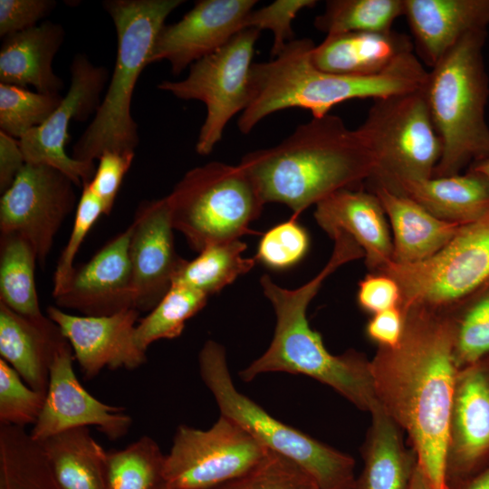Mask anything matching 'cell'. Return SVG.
<instances>
[{
	"mask_svg": "<svg viewBox=\"0 0 489 489\" xmlns=\"http://www.w3.org/2000/svg\"><path fill=\"white\" fill-rule=\"evenodd\" d=\"M399 343L370 360L378 402L406 432L432 489H448L446 457L458 368L456 312L410 307Z\"/></svg>",
	"mask_w": 489,
	"mask_h": 489,
	"instance_id": "obj_1",
	"label": "cell"
},
{
	"mask_svg": "<svg viewBox=\"0 0 489 489\" xmlns=\"http://www.w3.org/2000/svg\"><path fill=\"white\" fill-rule=\"evenodd\" d=\"M331 238L334 245L329 261L302 286L286 289L268 274L260 278L264 294L273 307L276 324L268 349L241 370L239 376L250 382L268 372L302 374L331 387L359 409L370 413L379 403L370 360L354 350L340 355L331 354L321 334L311 328L306 316L311 301L325 279L341 265L364 258L362 249L348 235L338 233Z\"/></svg>",
	"mask_w": 489,
	"mask_h": 489,
	"instance_id": "obj_2",
	"label": "cell"
},
{
	"mask_svg": "<svg viewBox=\"0 0 489 489\" xmlns=\"http://www.w3.org/2000/svg\"><path fill=\"white\" fill-rule=\"evenodd\" d=\"M239 165L265 204H283L294 218L338 190L356 188L376 168L357 129L331 113L298 126L276 146L249 152Z\"/></svg>",
	"mask_w": 489,
	"mask_h": 489,
	"instance_id": "obj_3",
	"label": "cell"
},
{
	"mask_svg": "<svg viewBox=\"0 0 489 489\" xmlns=\"http://www.w3.org/2000/svg\"><path fill=\"white\" fill-rule=\"evenodd\" d=\"M314 46L309 38L293 39L271 61L253 63L250 102L238 120L243 134L279 110L301 108L310 110L312 118H319L346 101H374L417 91L427 77L428 71L414 53L403 55L377 74L327 72L312 61Z\"/></svg>",
	"mask_w": 489,
	"mask_h": 489,
	"instance_id": "obj_4",
	"label": "cell"
},
{
	"mask_svg": "<svg viewBox=\"0 0 489 489\" xmlns=\"http://www.w3.org/2000/svg\"><path fill=\"white\" fill-rule=\"evenodd\" d=\"M182 0H109L103 3L117 34L110 82L94 117L72 147V157L94 163L105 151H135L139 139L131 115L134 89L167 17Z\"/></svg>",
	"mask_w": 489,
	"mask_h": 489,
	"instance_id": "obj_5",
	"label": "cell"
},
{
	"mask_svg": "<svg viewBox=\"0 0 489 489\" xmlns=\"http://www.w3.org/2000/svg\"><path fill=\"white\" fill-rule=\"evenodd\" d=\"M486 37L487 30L468 34L428 71L423 91L442 143L435 177L459 174L489 152Z\"/></svg>",
	"mask_w": 489,
	"mask_h": 489,
	"instance_id": "obj_6",
	"label": "cell"
},
{
	"mask_svg": "<svg viewBox=\"0 0 489 489\" xmlns=\"http://www.w3.org/2000/svg\"><path fill=\"white\" fill-rule=\"evenodd\" d=\"M200 377L212 393L220 415L237 423L269 451L298 465L318 489H353L355 460L271 416L235 387L225 348L205 342L198 354Z\"/></svg>",
	"mask_w": 489,
	"mask_h": 489,
	"instance_id": "obj_7",
	"label": "cell"
},
{
	"mask_svg": "<svg viewBox=\"0 0 489 489\" xmlns=\"http://www.w3.org/2000/svg\"><path fill=\"white\" fill-rule=\"evenodd\" d=\"M166 197L174 229L198 253L251 234L265 204L239 164L218 161L187 171Z\"/></svg>",
	"mask_w": 489,
	"mask_h": 489,
	"instance_id": "obj_8",
	"label": "cell"
},
{
	"mask_svg": "<svg viewBox=\"0 0 489 489\" xmlns=\"http://www.w3.org/2000/svg\"><path fill=\"white\" fill-rule=\"evenodd\" d=\"M356 129L375 158L369 185L392 191L401 183L433 177L442 143L423 88L374 100Z\"/></svg>",
	"mask_w": 489,
	"mask_h": 489,
	"instance_id": "obj_9",
	"label": "cell"
},
{
	"mask_svg": "<svg viewBox=\"0 0 489 489\" xmlns=\"http://www.w3.org/2000/svg\"><path fill=\"white\" fill-rule=\"evenodd\" d=\"M377 273L398 284L401 311L410 307L456 311L489 283V213L463 225L429 258L414 264L391 261Z\"/></svg>",
	"mask_w": 489,
	"mask_h": 489,
	"instance_id": "obj_10",
	"label": "cell"
},
{
	"mask_svg": "<svg viewBox=\"0 0 489 489\" xmlns=\"http://www.w3.org/2000/svg\"><path fill=\"white\" fill-rule=\"evenodd\" d=\"M260 31L244 29L224 46L197 61L181 81H162L158 89L180 100L202 101L206 110L196 143L199 155L210 154L230 120L251 99V70Z\"/></svg>",
	"mask_w": 489,
	"mask_h": 489,
	"instance_id": "obj_11",
	"label": "cell"
},
{
	"mask_svg": "<svg viewBox=\"0 0 489 489\" xmlns=\"http://www.w3.org/2000/svg\"><path fill=\"white\" fill-rule=\"evenodd\" d=\"M270 452L223 415L206 430L178 426L165 456V488L212 489L252 469Z\"/></svg>",
	"mask_w": 489,
	"mask_h": 489,
	"instance_id": "obj_12",
	"label": "cell"
},
{
	"mask_svg": "<svg viewBox=\"0 0 489 489\" xmlns=\"http://www.w3.org/2000/svg\"><path fill=\"white\" fill-rule=\"evenodd\" d=\"M74 187L70 177L54 168L25 163L2 193L1 235L24 238L43 264L60 227L77 206Z\"/></svg>",
	"mask_w": 489,
	"mask_h": 489,
	"instance_id": "obj_13",
	"label": "cell"
},
{
	"mask_svg": "<svg viewBox=\"0 0 489 489\" xmlns=\"http://www.w3.org/2000/svg\"><path fill=\"white\" fill-rule=\"evenodd\" d=\"M70 71L71 85L60 105L42 125L18 141L25 163L54 168L70 177L76 187H82L93 177L95 163L77 160L66 153L69 125L72 120L84 121L96 113L108 83L109 71L93 64L82 53L74 56Z\"/></svg>",
	"mask_w": 489,
	"mask_h": 489,
	"instance_id": "obj_14",
	"label": "cell"
},
{
	"mask_svg": "<svg viewBox=\"0 0 489 489\" xmlns=\"http://www.w3.org/2000/svg\"><path fill=\"white\" fill-rule=\"evenodd\" d=\"M489 465V354L458 369L446 457L447 487Z\"/></svg>",
	"mask_w": 489,
	"mask_h": 489,
	"instance_id": "obj_15",
	"label": "cell"
},
{
	"mask_svg": "<svg viewBox=\"0 0 489 489\" xmlns=\"http://www.w3.org/2000/svg\"><path fill=\"white\" fill-rule=\"evenodd\" d=\"M73 360L67 342L53 361L43 407L30 435L40 442L65 430L95 427L110 440L123 437L132 417L123 408L103 403L89 393L75 375Z\"/></svg>",
	"mask_w": 489,
	"mask_h": 489,
	"instance_id": "obj_16",
	"label": "cell"
},
{
	"mask_svg": "<svg viewBox=\"0 0 489 489\" xmlns=\"http://www.w3.org/2000/svg\"><path fill=\"white\" fill-rule=\"evenodd\" d=\"M129 226L134 308L150 312L170 289L185 262L175 249L167 197L141 202Z\"/></svg>",
	"mask_w": 489,
	"mask_h": 489,
	"instance_id": "obj_17",
	"label": "cell"
},
{
	"mask_svg": "<svg viewBox=\"0 0 489 489\" xmlns=\"http://www.w3.org/2000/svg\"><path fill=\"white\" fill-rule=\"evenodd\" d=\"M46 315L69 342L86 379L95 378L104 369H135L147 360L146 351L135 340L139 315L136 309L106 316H80L49 306Z\"/></svg>",
	"mask_w": 489,
	"mask_h": 489,
	"instance_id": "obj_18",
	"label": "cell"
},
{
	"mask_svg": "<svg viewBox=\"0 0 489 489\" xmlns=\"http://www.w3.org/2000/svg\"><path fill=\"white\" fill-rule=\"evenodd\" d=\"M256 0H200L179 21L160 29L150 63L167 61L174 74L216 52L239 32Z\"/></svg>",
	"mask_w": 489,
	"mask_h": 489,
	"instance_id": "obj_19",
	"label": "cell"
},
{
	"mask_svg": "<svg viewBox=\"0 0 489 489\" xmlns=\"http://www.w3.org/2000/svg\"><path fill=\"white\" fill-rule=\"evenodd\" d=\"M129 239V225L87 263L75 267L63 290L53 297L56 306L85 316H106L135 309Z\"/></svg>",
	"mask_w": 489,
	"mask_h": 489,
	"instance_id": "obj_20",
	"label": "cell"
},
{
	"mask_svg": "<svg viewBox=\"0 0 489 489\" xmlns=\"http://www.w3.org/2000/svg\"><path fill=\"white\" fill-rule=\"evenodd\" d=\"M314 218L331 237L350 236L362 249L365 264L377 273L392 261L393 243L387 216L378 197L370 190L343 188L315 205Z\"/></svg>",
	"mask_w": 489,
	"mask_h": 489,
	"instance_id": "obj_21",
	"label": "cell"
},
{
	"mask_svg": "<svg viewBox=\"0 0 489 489\" xmlns=\"http://www.w3.org/2000/svg\"><path fill=\"white\" fill-rule=\"evenodd\" d=\"M417 55L435 66L465 35L489 27V0H403Z\"/></svg>",
	"mask_w": 489,
	"mask_h": 489,
	"instance_id": "obj_22",
	"label": "cell"
},
{
	"mask_svg": "<svg viewBox=\"0 0 489 489\" xmlns=\"http://www.w3.org/2000/svg\"><path fill=\"white\" fill-rule=\"evenodd\" d=\"M68 341L47 315L29 318L0 303V356L32 388L46 395L50 370Z\"/></svg>",
	"mask_w": 489,
	"mask_h": 489,
	"instance_id": "obj_23",
	"label": "cell"
},
{
	"mask_svg": "<svg viewBox=\"0 0 489 489\" xmlns=\"http://www.w3.org/2000/svg\"><path fill=\"white\" fill-rule=\"evenodd\" d=\"M410 37L388 32H350L326 35L312 51L313 64L327 72L372 75L389 68L403 55L413 53Z\"/></svg>",
	"mask_w": 489,
	"mask_h": 489,
	"instance_id": "obj_24",
	"label": "cell"
},
{
	"mask_svg": "<svg viewBox=\"0 0 489 489\" xmlns=\"http://www.w3.org/2000/svg\"><path fill=\"white\" fill-rule=\"evenodd\" d=\"M63 39V27L50 21L4 37L0 83L31 85L39 92L59 94L64 83L54 73L53 61Z\"/></svg>",
	"mask_w": 489,
	"mask_h": 489,
	"instance_id": "obj_25",
	"label": "cell"
},
{
	"mask_svg": "<svg viewBox=\"0 0 489 489\" xmlns=\"http://www.w3.org/2000/svg\"><path fill=\"white\" fill-rule=\"evenodd\" d=\"M393 233L392 261L414 264L426 260L443 248L463 225L442 220L411 198L372 184Z\"/></svg>",
	"mask_w": 489,
	"mask_h": 489,
	"instance_id": "obj_26",
	"label": "cell"
},
{
	"mask_svg": "<svg viewBox=\"0 0 489 489\" xmlns=\"http://www.w3.org/2000/svg\"><path fill=\"white\" fill-rule=\"evenodd\" d=\"M360 453L363 468L353 489H408L417 465L413 449H407L403 430L379 403Z\"/></svg>",
	"mask_w": 489,
	"mask_h": 489,
	"instance_id": "obj_27",
	"label": "cell"
},
{
	"mask_svg": "<svg viewBox=\"0 0 489 489\" xmlns=\"http://www.w3.org/2000/svg\"><path fill=\"white\" fill-rule=\"evenodd\" d=\"M392 192L411 198L442 220L460 225L489 213V182L468 169L462 175L407 181Z\"/></svg>",
	"mask_w": 489,
	"mask_h": 489,
	"instance_id": "obj_28",
	"label": "cell"
},
{
	"mask_svg": "<svg viewBox=\"0 0 489 489\" xmlns=\"http://www.w3.org/2000/svg\"><path fill=\"white\" fill-rule=\"evenodd\" d=\"M39 443L60 489H106L107 451L90 427L65 430Z\"/></svg>",
	"mask_w": 489,
	"mask_h": 489,
	"instance_id": "obj_29",
	"label": "cell"
},
{
	"mask_svg": "<svg viewBox=\"0 0 489 489\" xmlns=\"http://www.w3.org/2000/svg\"><path fill=\"white\" fill-rule=\"evenodd\" d=\"M0 489H60L41 444L24 427L0 426Z\"/></svg>",
	"mask_w": 489,
	"mask_h": 489,
	"instance_id": "obj_30",
	"label": "cell"
},
{
	"mask_svg": "<svg viewBox=\"0 0 489 489\" xmlns=\"http://www.w3.org/2000/svg\"><path fill=\"white\" fill-rule=\"evenodd\" d=\"M246 247L240 239L211 244L193 260H185L173 283L186 285L207 297L217 293L255 265L254 257L242 255Z\"/></svg>",
	"mask_w": 489,
	"mask_h": 489,
	"instance_id": "obj_31",
	"label": "cell"
},
{
	"mask_svg": "<svg viewBox=\"0 0 489 489\" xmlns=\"http://www.w3.org/2000/svg\"><path fill=\"white\" fill-rule=\"evenodd\" d=\"M37 256L24 238L15 234L0 237V303L29 318L44 314L39 305L34 270Z\"/></svg>",
	"mask_w": 489,
	"mask_h": 489,
	"instance_id": "obj_32",
	"label": "cell"
},
{
	"mask_svg": "<svg viewBox=\"0 0 489 489\" xmlns=\"http://www.w3.org/2000/svg\"><path fill=\"white\" fill-rule=\"evenodd\" d=\"M165 456L149 436L121 449L107 451L106 489H164Z\"/></svg>",
	"mask_w": 489,
	"mask_h": 489,
	"instance_id": "obj_33",
	"label": "cell"
},
{
	"mask_svg": "<svg viewBox=\"0 0 489 489\" xmlns=\"http://www.w3.org/2000/svg\"><path fill=\"white\" fill-rule=\"evenodd\" d=\"M403 0H329L314 26L329 34L350 32H388L403 16Z\"/></svg>",
	"mask_w": 489,
	"mask_h": 489,
	"instance_id": "obj_34",
	"label": "cell"
},
{
	"mask_svg": "<svg viewBox=\"0 0 489 489\" xmlns=\"http://www.w3.org/2000/svg\"><path fill=\"white\" fill-rule=\"evenodd\" d=\"M208 297L186 285L173 283L168 292L135 328V340L144 351L155 341L181 335L186 321L201 311Z\"/></svg>",
	"mask_w": 489,
	"mask_h": 489,
	"instance_id": "obj_35",
	"label": "cell"
},
{
	"mask_svg": "<svg viewBox=\"0 0 489 489\" xmlns=\"http://www.w3.org/2000/svg\"><path fill=\"white\" fill-rule=\"evenodd\" d=\"M62 100L60 94L0 83V130L19 140L42 125Z\"/></svg>",
	"mask_w": 489,
	"mask_h": 489,
	"instance_id": "obj_36",
	"label": "cell"
},
{
	"mask_svg": "<svg viewBox=\"0 0 489 489\" xmlns=\"http://www.w3.org/2000/svg\"><path fill=\"white\" fill-rule=\"evenodd\" d=\"M489 354V283L456 311L455 360L458 369Z\"/></svg>",
	"mask_w": 489,
	"mask_h": 489,
	"instance_id": "obj_37",
	"label": "cell"
},
{
	"mask_svg": "<svg viewBox=\"0 0 489 489\" xmlns=\"http://www.w3.org/2000/svg\"><path fill=\"white\" fill-rule=\"evenodd\" d=\"M212 489H318L312 478L291 460L270 452L257 465Z\"/></svg>",
	"mask_w": 489,
	"mask_h": 489,
	"instance_id": "obj_38",
	"label": "cell"
},
{
	"mask_svg": "<svg viewBox=\"0 0 489 489\" xmlns=\"http://www.w3.org/2000/svg\"><path fill=\"white\" fill-rule=\"evenodd\" d=\"M45 394L32 388L0 359V424L24 427L34 425L43 407Z\"/></svg>",
	"mask_w": 489,
	"mask_h": 489,
	"instance_id": "obj_39",
	"label": "cell"
},
{
	"mask_svg": "<svg viewBox=\"0 0 489 489\" xmlns=\"http://www.w3.org/2000/svg\"><path fill=\"white\" fill-rule=\"evenodd\" d=\"M296 219L292 216L264 234L254 256L257 262L273 270H285L305 256L310 237Z\"/></svg>",
	"mask_w": 489,
	"mask_h": 489,
	"instance_id": "obj_40",
	"label": "cell"
},
{
	"mask_svg": "<svg viewBox=\"0 0 489 489\" xmlns=\"http://www.w3.org/2000/svg\"><path fill=\"white\" fill-rule=\"evenodd\" d=\"M101 215H104V212L101 201L91 191L87 184L83 185L76 206V213L70 238L59 257L53 273V297L63 290L72 277L75 269L74 259L79 252L82 243Z\"/></svg>",
	"mask_w": 489,
	"mask_h": 489,
	"instance_id": "obj_41",
	"label": "cell"
},
{
	"mask_svg": "<svg viewBox=\"0 0 489 489\" xmlns=\"http://www.w3.org/2000/svg\"><path fill=\"white\" fill-rule=\"evenodd\" d=\"M315 0H276L259 9H253L245 18L244 29L269 30L273 34V58L293 40L292 21L305 8L313 7Z\"/></svg>",
	"mask_w": 489,
	"mask_h": 489,
	"instance_id": "obj_42",
	"label": "cell"
},
{
	"mask_svg": "<svg viewBox=\"0 0 489 489\" xmlns=\"http://www.w3.org/2000/svg\"><path fill=\"white\" fill-rule=\"evenodd\" d=\"M135 157V151H105L98 158V166L91 180L87 183L91 191L101 201L104 215H110L122 183Z\"/></svg>",
	"mask_w": 489,
	"mask_h": 489,
	"instance_id": "obj_43",
	"label": "cell"
},
{
	"mask_svg": "<svg viewBox=\"0 0 489 489\" xmlns=\"http://www.w3.org/2000/svg\"><path fill=\"white\" fill-rule=\"evenodd\" d=\"M52 0H0V36L37 25L54 8Z\"/></svg>",
	"mask_w": 489,
	"mask_h": 489,
	"instance_id": "obj_44",
	"label": "cell"
},
{
	"mask_svg": "<svg viewBox=\"0 0 489 489\" xmlns=\"http://www.w3.org/2000/svg\"><path fill=\"white\" fill-rule=\"evenodd\" d=\"M357 301L363 311L373 315L388 309L399 307L400 289L390 276L381 273H372L360 282Z\"/></svg>",
	"mask_w": 489,
	"mask_h": 489,
	"instance_id": "obj_45",
	"label": "cell"
},
{
	"mask_svg": "<svg viewBox=\"0 0 489 489\" xmlns=\"http://www.w3.org/2000/svg\"><path fill=\"white\" fill-rule=\"evenodd\" d=\"M405 318L399 307L388 309L372 315L366 325L367 337L379 348L396 347L403 335Z\"/></svg>",
	"mask_w": 489,
	"mask_h": 489,
	"instance_id": "obj_46",
	"label": "cell"
},
{
	"mask_svg": "<svg viewBox=\"0 0 489 489\" xmlns=\"http://www.w3.org/2000/svg\"><path fill=\"white\" fill-rule=\"evenodd\" d=\"M18 139L0 130V191L4 193L24 166Z\"/></svg>",
	"mask_w": 489,
	"mask_h": 489,
	"instance_id": "obj_47",
	"label": "cell"
},
{
	"mask_svg": "<svg viewBox=\"0 0 489 489\" xmlns=\"http://www.w3.org/2000/svg\"><path fill=\"white\" fill-rule=\"evenodd\" d=\"M448 489H489V465L474 475L449 486Z\"/></svg>",
	"mask_w": 489,
	"mask_h": 489,
	"instance_id": "obj_48",
	"label": "cell"
},
{
	"mask_svg": "<svg viewBox=\"0 0 489 489\" xmlns=\"http://www.w3.org/2000/svg\"><path fill=\"white\" fill-rule=\"evenodd\" d=\"M408 489H432L417 463L415 466Z\"/></svg>",
	"mask_w": 489,
	"mask_h": 489,
	"instance_id": "obj_49",
	"label": "cell"
},
{
	"mask_svg": "<svg viewBox=\"0 0 489 489\" xmlns=\"http://www.w3.org/2000/svg\"><path fill=\"white\" fill-rule=\"evenodd\" d=\"M468 170L480 174L489 182V152L474 161L468 167Z\"/></svg>",
	"mask_w": 489,
	"mask_h": 489,
	"instance_id": "obj_50",
	"label": "cell"
},
{
	"mask_svg": "<svg viewBox=\"0 0 489 489\" xmlns=\"http://www.w3.org/2000/svg\"><path fill=\"white\" fill-rule=\"evenodd\" d=\"M164 489H166V488H164Z\"/></svg>",
	"mask_w": 489,
	"mask_h": 489,
	"instance_id": "obj_51",
	"label": "cell"
}]
</instances>
